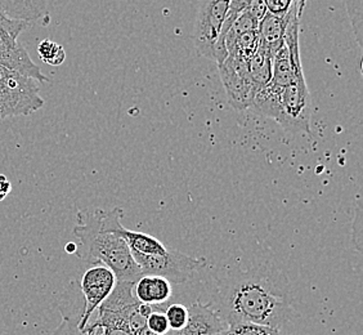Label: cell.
Returning a JSON list of instances; mask_svg holds the SVG:
<instances>
[{"mask_svg":"<svg viewBox=\"0 0 363 335\" xmlns=\"http://www.w3.org/2000/svg\"><path fill=\"white\" fill-rule=\"evenodd\" d=\"M213 306L228 328L252 322L279 329L296 314L286 276L260 263L235 268L219 280Z\"/></svg>","mask_w":363,"mask_h":335,"instance_id":"cell-1","label":"cell"},{"mask_svg":"<svg viewBox=\"0 0 363 335\" xmlns=\"http://www.w3.org/2000/svg\"><path fill=\"white\" fill-rule=\"evenodd\" d=\"M102 209L80 210L74 235L79 238L77 256L89 265H104L115 273L118 282L134 284L142 276L125 241L102 224Z\"/></svg>","mask_w":363,"mask_h":335,"instance_id":"cell-2","label":"cell"},{"mask_svg":"<svg viewBox=\"0 0 363 335\" xmlns=\"http://www.w3.org/2000/svg\"><path fill=\"white\" fill-rule=\"evenodd\" d=\"M43 106L40 83L0 65V121L28 116Z\"/></svg>","mask_w":363,"mask_h":335,"instance_id":"cell-3","label":"cell"},{"mask_svg":"<svg viewBox=\"0 0 363 335\" xmlns=\"http://www.w3.org/2000/svg\"><path fill=\"white\" fill-rule=\"evenodd\" d=\"M132 254L142 275L161 276L172 284L187 282L196 273L206 265V260L203 258H195L181 251L170 249L164 254L156 256H143L137 253Z\"/></svg>","mask_w":363,"mask_h":335,"instance_id":"cell-4","label":"cell"},{"mask_svg":"<svg viewBox=\"0 0 363 335\" xmlns=\"http://www.w3.org/2000/svg\"><path fill=\"white\" fill-rule=\"evenodd\" d=\"M311 112V97L303 74L295 77L281 92L279 111L276 121L287 132L309 133Z\"/></svg>","mask_w":363,"mask_h":335,"instance_id":"cell-5","label":"cell"},{"mask_svg":"<svg viewBox=\"0 0 363 335\" xmlns=\"http://www.w3.org/2000/svg\"><path fill=\"white\" fill-rule=\"evenodd\" d=\"M232 0H203L194 26V43L201 56L214 61V50Z\"/></svg>","mask_w":363,"mask_h":335,"instance_id":"cell-6","label":"cell"},{"mask_svg":"<svg viewBox=\"0 0 363 335\" xmlns=\"http://www.w3.org/2000/svg\"><path fill=\"white\" fill-rule=\"evenodd\" d=\"M77 284L84 300V312L79 324V330L84 333L98 308L101 307V304L110 297L112 290L116 287L118 280L108 267L97 263L91 265Z\"/></svg>","mask_w":363,"mask_h":335,"instance_id":"cell-7","label":"cell"},{"mask_svg":"<svg viewBox=\"0 0 363 335\" xmlns=\"http://www.w3.org/2000/svg\"><path fill=\"white\" fill-rule=\"evenodd\" d=\"M249 62L250 61L235 53H228L223 62L218 65L228 101L236 110L249 109L255 93L249 71Z\"/></svg>","mask_w":363,"mask_h":335,"instance_id":"cell-8","label":"cell"},{"mask_svg":"<svg viewBox=\"0 0 363 335\" xmlns=\"http://www.w3.org/2000/svg\"><path fill=\"white\" fill-rule=\"evenodd\" d=\"M189 319L178 335H217L227 330V324L210 304L195 302L187 307Z\"/></svg>","mask_w":363,"mask_h":335,"instance_id":"cell-9","label":"cell"},{"mask_svg":"<svg viewBox=\"0 0 363 335\" xmlns=\"http://www.w3.org/2000/svg\"><path fill=\"white\" fill-rule=\"evenodd\" d=\"M135 300L152 308H165L173 298L172 282L161 276L142 275L132 287Z\"/></svg>","mask_w":363,"mask_h":335,"instance_id":"cell-10","label":"cell"},{"mask_svg":"<svg viewBox=\"0 0 363 335\" xmlns=\"http://www.w3.org/2000/svg\"><path fill=\"white\" fill-rule=\"evenodd\" d=\"M0 11L12 20L30 25L40 22L47 26L50 22L48 0H0Z\"/></svg>","mask_w":363,"mask_h":335,"instance_id":"cell-11","label":"cell"},{"mask_svg":"<svg viewBox=\"0 0 363 335\" xmlns=\"http://www.w3.org/2000/svg\"><path fill=\"white\" fill-rule=\"evenodd\" d=\"M290 14L291 12L287 14L286 17H279L267 12L266 16L262 18V21L259 22L258 34L260 45L272 57L284 45Z\"/></svg>","mask_w":363,"mask_h":335,"instance_id":"cell-12","label":"cell"},{"mask_svg":"<svg viewBox=\"0 0 363 335\" xmlns=\"http://www.w3.org/2000/svg\"><path fill=\"white\" fill-rule=\"evenodd\" d=\"M303 74V66L293 65L289 56L287 47L284 43V45L272 57V79L269 85L277 89H284L295 77Z\"/></svg>","mask_w":363,"mask_h":335,"instance_id":"cell-13","label":"cell"},{"mask_svg":"<svg viewBox=\"0 0 363 335\" xmlns=\"http://www.w3.org/2000/svg\"><path fill=\"white\" fill-rule=\"evenodd\" d=\"M249 71L255 92L271 83L272 79V56L259 44V48L249 62Z\"/></svg>","mask_w":363,"mask_h":335,"instance_id":"cell-14","label":"cell"},{"mask_svg":"<svg viewBox=\"0 0 363 335\" xmlns=\"http://www.w3.org/2000/svg\"><path fill=\"white\" fill-rule=\"evenodd\" d=\"M38 55L43 62L53 67L61 66L66 60V52L62 45L49 39H44L38 44Z\"/></svg>","mask_w":363,"mask_h":335,"instance_id":"cell-15","label":"cell"},{"mask_svg":"<svg viewBox=\"0 0 363 335\" xmlns=\"http://www.w3.org/2000/svg\"><path fill=\"white\" fill-rule=\"evenodd\" d=\"M165 316L168 320L170 331H181L187 324L189 309L181 303H169L165 307Z\"/></svg>","mask_w":363,"mask_h":335,"instance_id":"cell-16","label":"cell"},{"mask_svg":"<svg viewBox=\"0 0 363 335\" xmlns=\"http://www.w3.org/2000/svg\"><path fill=\"white\" fill-rule=\"evenodd\" d=\"M228 330L230 335H279V329L252 324V322L236 324L233 326H230Z\"/></svg>","mask_w":363,"mask_h":335,"instance_id":"cell-17","label":"cell"},{"mask_svg":"<svg viewBox=\"0 0 363 335\" xmlns=\"http://www.w3.org/2000/svg\"><path fill=\"white\" fill-rule=\"evenodd\" d=\"M146 328L155 335H167L170 333L165 308H154L146 319Z\"/></svg>","mask_w":363,"mask_h":335,"instance_id":"cell-18","label":"cell"},{"mask_svg":"<svg viewBox=\"0 0 363 335\" xmlns=\"http://www.w3.org/2000/svg\"><path fill=\"white\" fill-rule=\"evenodd\" d=\"M268 13L286 17L295 7V0H264Z\"/></svg>","mask_w":363,"mask_h":335,"instance_id":"cell-19","label":"cell"},{"mask_svg":"<svg viewBox=\"0 0 363 335\" xmlns=\"http://www.w3.org/2000/svg\"><path fill=\"white\" fill-rule=\"evenodd\" d=\"M245 11L247 13L252 14V17H255L260 22L267 14L266 3H264V0H250L247 7L245 8Z\"/></svg>","mask_w":363,"mask_h":335,"instance_id":"cell-20","label":"cell"},{"mask_svg":"<svg viewBox=\"0 0 363 335\" xmlns=\"http://www.w3.org/2000/svg\"><path fill=\"white\" fill-rule=\"evenodd\" d=\"M12 190V183L8 181L7 177L4 175H0V202H3Z\"/></svg>","mask_w":363,"mask_h":335,"instance_id":"cell-21","label":"cell"},{"mask_svg":"<svg viewBox=\"0 0 363 335\" xmlns=\"http://www.w3.org/2000/svg\"><path fill=\"white\" fill-rule=\"evenodd\" d=\"M295 6H296V14H298V17L301 20L304 8L307 6V0H295Z\"/></svg>","mask_w":363,"mask_h":335,"instance_id":"cell-22","label":"cell"},{"mask_svg":"<svg viewBox=\"0 0 363 335\" xmlns=\"http://www.w3.org/2000/svg\"><path fill=\"white\" fill-rule=\"evenodd\" d=\"M65 251H67L69 254H77V245L75 243H69L66 245Z\"/></svg>","mask_w":363,"mask_h":335,"instance_id":"cell-23","label":"cell"}]
</instances>
